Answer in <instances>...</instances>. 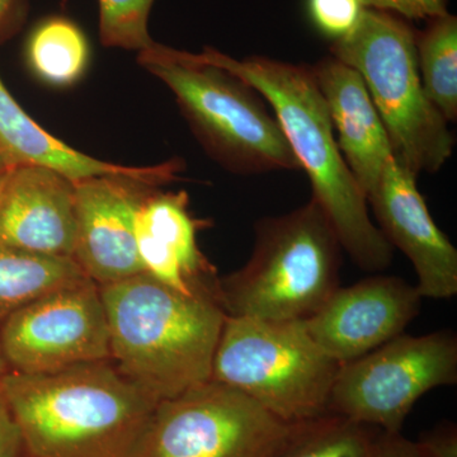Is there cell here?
<instances>
[{
	"label": "cell",
	"instance_id": "cell-11",
	"mask_svg": "<svg viewBox=\"0 0 457 457\" xmlns=\"http://www.w3.org/2000/svg\"><path fill=\"white\" fill-rule=\"evenodd\" d=\"M73 260L99 287L143 273L135 218L156 188L134 177L96 176L75 180Z\"/></svg>",
	"mask_w": 457,
	"mask_h": 457
},
{
	"label": "cell",
	"instance_id": "cell-6",
	"mask_svg": "<svg viewBox=\"0 0 457 457\" xmlns=\"http://www.w3.org/2000/svg\"><path fill=\"white\" fill-rule=\"evenodd\" d=\"M330 55L362 78L403 167L418 176L446 164L455 137L423 88L417 32L407 20L365 8L356 27L332 42Z\"/></svg>",
	"mask_w": 457,
	"mask_h": 457
},
{
	"label": "cell",
	"instance_id": "cell-29",
	"mask_svg": "<svg viewBox=\"0 0 457 457\" xmlns=\"http://www.w3.org/2000/svg\"><path fill=\"white\" fill-rule=\"evenodd\" d=\"M12 168L5 163L4 159L0 156V195H2L3 188H4L5 180L8 179L9 171Z\"/></svg>",
	"mask_w": 457,
	"mask_h": 457
},
{
	"label": "cell",
	"instance_id": "cell-28",
	"mask_svg": "<svg viewBox=\"0 0 457 457\" xmlns=\"http://www.w3.org/2000/svg\"><path fill=\"white\" fill-rule=\"evenodd\" d=\"M29 0H0V38L16 31L25 20Z\"/></svg>",
	"mask_w": 457,
	"mask_h": 457
},
{
	"label": "cell",
	"instance_id": "cell-4",
	"mask_svg": "<svg viewBox=\"0 0 457 457\" xmlns=\"http://www.w3.org/2000/svg\"><path fill=\"white\" fill-rule=\"evenodd\" d=\"M137 62L173 93L207 154L231 173L300 170L264 98L237 75L194 54L155 44Z\"/></svg>",
	"mask_w": 457,
	"mask_h": 457
},
{
	"label": "cell",
	"instance_id": "cell-14",
	"mask_svg": "<svg viewBox=\"0 0 457 457\" xmlns=\"http://www.w3.org/2000/svg\"><path fill=\"white\" fill-rule=\"evenodd\" d=\"M207 221L189 210L187 192L153 188L135 218V239L143 272L185 295H209L220 300V278L198 246Z\"/></svg>",
	"mask_w": 457,
	"mask_h": 457
},
{
	"label": "cell",
	"instance_id": "cell-16",
	"mask_svg": "<svg viewBox=\"0 0 457 457\" xmlns=\"http://www.w3.org/2000/svg\"><path fill=\"white\" fill-rule=\"evenodd\" d=\"M345 163L366 198L394 158L392 144L366 84L352 66L327 56L312 66Z\"/></svg>",
	"mask_w": 457,
	"mask_h": 457
},
{
	"label": "cell",
	"instance_id": "cell-5",
	"mask_svg": "<svg viewBox=\"0 0 457 457\" xmlns=\"http://www.w3.org/2000/svg\"><path fill=\"white\" fill-rule=\"evenodd\" d=\"M342 245L311 198L294 212L255 224L251 258L220 278L227 315L262 320H305L339 287Z\"/></svg>",
	"mask_w": 457,
	"mask_h": 457
},
{
	"label": "cell",
	"instance_id": "cell-17",
	"mask_svg": "<svg viewBox=\"0 0 457 457\" xmlns=\"http://www.w3.org/2000/svg\"><path fill=\"white\" fill-rule=\"evenodd\" d=\"M0 156L11 168L38 165L64 174L71 180L96 176L134 177L159 187L179 179L183 162L171 159L149 167H129L99 161L69 146L41 128L20 106L0 78Z\"/></svg>",
	"mask_w": 457,
	"mask_h": 457
},
{
	"label": "cell",
	"instance_id": "cell-12",
	"mask_svg": "<svg viewBox=\"0 0 457 457\" xmlns=\"http://www.w3.org/2000/svg\"><path fill=\"white\" fill-rule=\"evenodd\" d=\"M417 286L375 276L338 288L305 319L309 335L328 356L347 363L403 335L420 309Z\"/></svg>",
	"mask_w": 457,
	"mask_h": 457
},
{
	"label": "cell",
	"instance_id": "cell-8",
	"mask_svg": "<svg viewBox=\"0 0 457 457\" xmlns=\"http://www.w3.org/2000/svg\"><path fill=\"white\" fill-rule=\"evenodd\" d=\"M306 423L286 422L209 380L159 403L143 457H284Z\"/></svg>",
	"mask_w": 457,
	"mask_h": 457
},
{
	"label": "cell",
	"instance_id": "cell-3",
	"mask_svg": "<svg viewBox=\"0 0 457 457\" xmlns=\"http://www.w3.org/2000/svg\"><path fill=\"white\" fill-rule=\"evenodd\" d=\"M111 361L158 400L176 398L212 378L227 312L209 295H185L146 273L101 286Z\"/></svg>",
	"mask_w": 457,
	"mask_h": 457
},
{
	"label": "cell",
	"instance_id": "cell-10",
	"mask_svg": "<svg viewBox=\"0 0 457 457\" xmlns=\"http://www.w3.org/2000/svg\"><path fill=\"white\" fill-rule=\"evenodd\" d=\"M0 351L9 371L21 374L111 361L101 287L86 278L26 303L2 321Z\"/></svg>",
	"mask_w": 457,
	"mask_h": 457
},
{
	"label": "cell",
	"instance_id": "cell-18",
	"mask_svg": "<svg viewBox=\"0 0 457 457\" xmlns=\"http://www.w3.org/2000/svg\"><path fill=\"white\" fill-rule=\"evenodd\" d=\"M25 59L41 82L57 88L74 86L89 66L88 37L71 18H44L27 36Z\"/></svg>",
	"mask_w": 457,
	"mask_h": 457
},
{
	"label": "cell",
	"instance_id": "cell-19",
	"mask_svg": "<svg viewBox=\"0 0 457 457\" xmlns=\"http://www.w3.org/2000/svg\"><path fill=\"white\" fill-rule=\"evenodd\" d=\"M86 278L73 258L32 254L0 243V323L42 295Z\"/></svg>",
	"mask_w": 457,
	"mask_h": 457
},
{
	"label": "cell",
	"instance_id": "cell-2",
	"mask_svg": "<svg viewBox=\"0 0 457 457\" xmlns=\"http://www.w3.org/2000/svg\"><path fill=\"white\" fill-rule=\"evenodd\" d=\"M194 55L237 75L260 93L311 180L312 198L335 228L343 251L368 272L387 269L394 246L370 218L368 198L339 150L312 68L264 56L237 60L212 47Z\"/></svg>",
	"mask_w": 457,
	"mask_h": 457
},
{
	"label": "cell",
	"instance_id": "cell-26",
	"mask_svg": "<svg viewBox=\"0 0 457 457\" xmlns=\"http://www.w3.org/2000/svg\"><path fill=\"white\" fill-rule=\"evenodd\" d=\"M418 450L425 457H457V431L453 425L441 426L420 436Z\"/></svg>",
	"mask_w": 457,
	"mask_h": 457
},
{
	"label": "cell",
	"instance_id": "cell-24",
	"mask_svg": "<svg viewBox=\"0 0 457 457\" xmlns=\"http://www.w3.org/2000/svg\"><path fill=\"white\" fill-rule=\"evenodd\" d=\"M363 7L389 12L404 20H432L449 13V0H361Z\"/></svg>",
	"mask_w": 457,
	"mask_h": 457
},
{
	"label": "cell",
	"instance_id": "cell-13",
	"mask_svg": "<svg viewBox=\"0 0 457 457\" xmlns=\"http://www.w3.org/2000/svg\"><path fill=\"white\" fill-rule=\"evenodd\" d=\"M378 228L413 264L420 296L451 299L457 294V251L433 221L417 176L393 158L368 197Z\"/></svg>",
	"mask_w": 457,
	"mask_h": 457
},
{
	"label": "cell",
	"instance_id": "cell-22",
	"mask_svg": "<svg viewBox=\"0 0 457 457\" xmlns=\"http://www.w3.org/2000/svg\"><path fill=\"white\" fill-rule=\"evenodd\" d=\"M155 0H98L99 37L107 47L145 51L156 42L147 22Z\"/></svg>",
	"mask_w": 457,
	"mask_h": 457
},
{
	"label": "cell",
	"instance_id": "cell-21",
	"mask_svg": "<svg viewBox=\"0 0 457 457\" xmlns=\"http://www.w3.org/2000/svg\"><path fill=\"white\" fill-rule=\"evenodd\" d=\"M378 431L329 413L306 423L284 457H375Z\"/></svg>",
	"mask_w": 457,
	"mask_h": 457
},
{
	"label": "cell",
	"instance_id": "cell-20",
	"mask_svg": "<svg viewBox=\"0 0 457 457\" xmlns=\"http://www.w3.org/2000/svg\"><path fill=\"white\" fill-rule=\"evenodd\" d=\"M417 62L429 101L447 122L457 119V18H432L417 33Z\"/></svg>",
	"mask_w": 457,
	"mask_h": 457
},
{
	"label": "cell",
	"instance_id": "cell-30",
	"mask_svg": "<svg viewBox=\"0 0 457 457\" xmlns=\"http://www.w3.org/2000/svg\"><path fill=\"white\" fill-rule=\"evenodd\" d=\"M8 371L7 363H5L4 357H3L2 351H0V378Z\"/></svg>",
	"mask_w": 457,
	"mask_h": 457
},
{
	"label": "cell",
	"instance_id": "cell-7",
	"mask_svg": "<svg viewBox=\"0 0 457 457\" xmlns=\"http://www.w3.org/2000/svg\"><path fill=\"white\" fill-rule=\"evenodd\" d=\"M339 368L303 320L227 315L210 380L239 390L286 422L303 423L329 414Z\"/></svg>",
	"mask_w": 457,
	"mask_h": 457
},
{
	"label": "cell",
	"instance_id": "cell-15",
	"mask_svg": "<svg viewBox=\"0 0 457 457\" xmlns=\"http://www.w3.org/2000/svg\"><path fill=\"white\" fill-rule=\"evenodd\" d=\"M74 180L38 167L12 168L0 195V243L46 257L73 258Z\"/></svg>",
	"mask_w": 457,
	"mask_h": 457
},
{
	"label": "cell",
	"instance_id": "cell-9",
	"mask_svg": "<svg viewBox=\"0 0 457 457\" xmlns=\"http://www.w3.org/2000/svg\"><path fill=\"white\" fill-rule=\"evenodd\" d=\"M456 383L457 338L453 332L400 335L341 365L328 411L399 433L418 400L429 390Z\"/></svg>",
	"mask_w": 457,
	"mask_h": 457
},
{
	"label": "cell",
	"instance_id": "cell-27",
	"mask_svg": "<svg viewBox=\"0 0 457 457\" xmlns=\"http://www.w3.org/2000/svg\"><path fill=\"white\" fill-rule=\"evenodd\" d=\"M375 457H425L416 442L408 440L402 432L378 431L375 440Z\"/></svg>",
	"mask_w": 457,
	"mask_h": 457
},
{
	"label": "cell",
	"instance_id": "cell-25",
	"mask_svg": "<svg viewBox=\"0 0 457 457\" xmlns=\"http://www.w3.org/2000/svg\"><path fill=\"white\" fill-rule=\"evenodd\" d=\"M0 457H27L22 435L0 386Z\"/></svg>",
	"mask_w": 457,
	"mask_h": 457
},
{
	"label": "cell",
	"instance_id": "cell-1",
	"mask_svg": "<svg viewBox=\"0 0 457 457\" xmlns=\"http://www.w3.org/2000/svg\"><path fill=\"white\" fill-rule=\"evenodd\" d=\"M0 386L27 457H143L159 404L112 361L47 374L8 370Z\"/></svg>",
	"mask_w": 457,
	"mask_h": 457
},
{
	"label": "cell",
	"instance_id": "cell-23",
	"mask_svg": "<svg viewBox=\"0 0 457 457\" xmlns=\"http://www.w3.org/2000/svg\"><path fill=\"white\" fill-rule=\"evenodd\" d=\"M308 8L312 23L333 41L348 35L365 9L361 0H308Z\"/></svg>",
	"mask_w": 457,
	"mask_h": 457
}]
</instances>
